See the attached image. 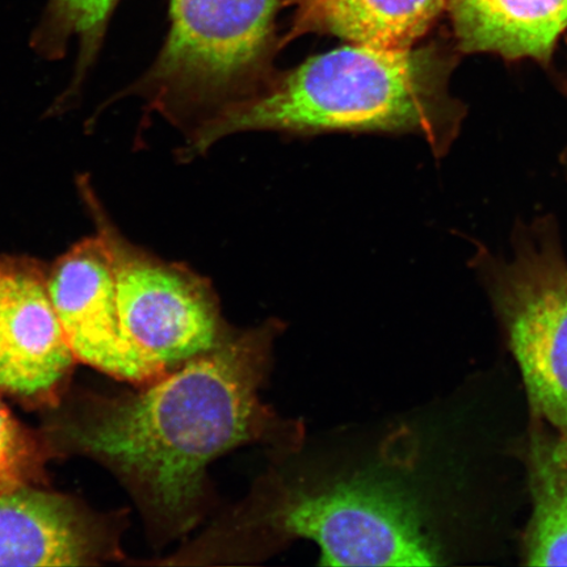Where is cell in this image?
<instances>
[{"mask_svg":"<svg viewBox=\"0 0 567 567\" xmlns=\"http://www.w3.org/2000/svg\"><path fill=\"white\" fill-rule=\"evenodd\" d=\"M47 284L76 360L137 385L166 375L124 329L115 275L96 234L61 255L48 269Z\"/></svg>","mask_w":567,"mask_h":567,"instance_id":"cell-6","label":"cell"},{"mask_svg":"<svg viewBox=\"0 0 567 567\" xmlns=\"http://www.w3.org/2000/svg\"><path fill=\"white\" fill-rule=\"evenodd\" d=\"M49 446L12 415L0 400V495L40 484Z\"/></svg>","mask_w":567,"mask_h":567,"instance_id":"cell-14","label":"cell"},{"mask_svg":"<svg viewBox=\"0 0 567 567\" xmlns=\"http://www.w3.org/2000/svg\"><path fill=\"white\" fill-rule=\"evenodd\" d=\"M282 324L275 319L233 334L137 392L71 396L48 417L51 452L103 464L123 482L152 535L172 542L210 505L208 466L226 452L265 444L300 450V422L265 405L259 390Z\"/></svg>","mask_w":567,"mask_h":567,"instance_id":"cell-1","label":"cell"},{"mask_svg":"<svg viewBox=\"0 0 567 567\" xmlns=\"http://www.w3.org/2000/svg\"><path fill=\"white\" fill-rule=\"evenodd\" d=\"M123 557L115 532L66 495H0V567L94 566Z\"/></svg>","mask_w":567,"mask_h":567,"instance_id":"cell-9","label":"cell"},{"mask_svg":"<svg viewBox=\"0 0 567 567\" xmlns=\"http://www.w3.org/2000/svg\"><path fill=\"white\" fill-rule=\"evenodd\" d=\"M464 52L545 61L567 28V0H449Z\"/></svg>","mask_w":567,"mask_h":567,"instance_id":"cell-10","label":"cell"},{"mask_svg":"<svg viewBox=\"0 0 567 567\" xmlns=\"http://www.w3.org/2000/svg\"><path fill=\"white\" fill-rule=\"evenodd\" d=\"M76 189L109 252L124 329L163 373L233 334L207 281L133 245L113 223L87 175L76 177Z\"/></svg>","mask_w":567,"mask_h":567,"instance_id":"cell-5","label":"cell"},{"mask_svg":"<svg viewBox=\"0 0 567 567\" xmlns=\"http://www.w3.org/2000/svg\"><path fill=\"white\" fill-rule=\"evenodd\" d=\"M509 343L540 420L567 434V267L555 254L526 258L501 292Z\"/></svg>","mask_w":567,"mask_h":567,"instance_id":"cell-7","label":"cell"},{"mask_svg":"<svg viewBox=\"0 0 567 567\" xmlns=\"http://www.w3.org/2000/svg\"><path fill=\"white\" fill-rule=\"evenodd\" d=\"M120 0H48L38 27L32 33L33 52L48 61L66 55L71 41L78 44L73 76L63 94L47 115L56 117L73 110L82 96L84 83L104 45L112 13Z\"/></svg>","mask_w":567,"mask_h":567,"instance_id":"cell-12","label":"cell"},{"mask_svg":"<svg viewBox=\"0 0 567 567\" xmlns=\"http://www.w3.org/2000/svg\"><path fill=\"white\" fill-rule=\"evenodd\" d=\"M295 7L289 38L329 33L353 44L405 49L423 38L449 0H282Z\"/></svg>","mask_w":567,"mask_h":567,"instance_id":"cell-11","label":"cell"},{"mask_svg":"<svg viewBox=\"0 0 567 567\" xmlns=\"http://www.w3.org/2000/svg\"><path fill=\"white\" fill-rule=\"evenodd\" d=\"M444 75L445 62L434 48L343 47L274 76L258 94L198 125L187 152L202 153L245 131L434 134Z\"/></svg>","mask_w":567,"mask_h":567,"instance_id":"cell-3","label":"cell"},{"mask_svg":"<svg viewBox=\"0 0 567 567\" xmlns=\"http://www.w3.org/2000/svg\"><path fill=\"white\" fill-rule=\"evenodd\" d=\"M534 514L527 534L528 565H567V434L538 432L529 453Z\"/></svg>","mask_w":567,"mask_h":567,"instance_id":"cell-13","label":"cell"},{"mask_svg":"<svg viewBox=\"0 0 567 567\" xmlns=\"http://www.w3.org/2000/svg\"><path fill=\"white\" fill-rule=\"evenodd\" d=\"M281 3L173 0L172 28L157 61L101 111L120 97L138 96L184 130L258 94L274 78L269 56Z\"/></svg>","mask_w":567,"mask_h":567,"instance_id":"cell-4","label":"cell"},{"mask_svg":"<svg viewBox=\"0 0 567 567\" xmlns=\"http://www.w3.org/2000/svg\"><path fill=\"white\" fill-rule=\"evenodd\" d=\"M295 538L321 548L324 566L441 563L411 496L381 467L324 478L269 474L244 505L183 549L176 564H223L264 556Z\"/></svg>","mask_w":567,"mask_h":567,"instance_id":"cell-2","label":"cell"},{"mask_svg":"<svg viewBox=\"0 0 567 567\" xmlns=\"http://www.w3.org/2000/svg\"><path fill=\"white\" fill-rule=\"evenodd\" d=\"M47 272L31 258H0V392L52 403L76 358L49 296Z\"/></svg>","mask_w":567,"mask_h":567,"instance_id":"cell-8","label":"cell"}]
</instances>
